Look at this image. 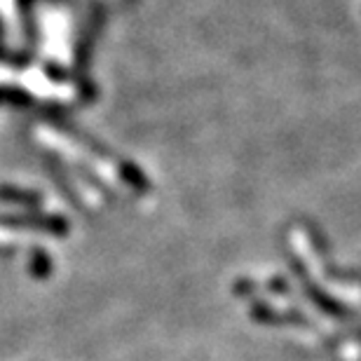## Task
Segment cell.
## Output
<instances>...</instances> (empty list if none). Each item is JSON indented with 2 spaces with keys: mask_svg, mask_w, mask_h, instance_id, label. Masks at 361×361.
Wrapping results in <instances>:
<instances>
[]
</instances>
